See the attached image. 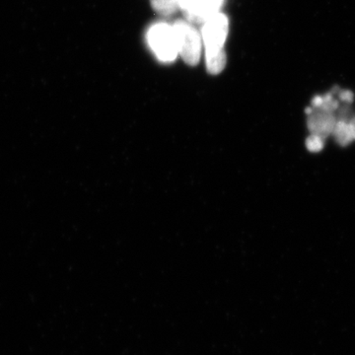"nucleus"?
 <instances>
[{
  "label": "nucleus",
  "mask_w": 355,
  "mask_h": 355,
  "mask_svg": "<svg viewBox=\"0 0 355 355\" xmlns=\"http://www.w3.org/2000/svg\"><path fill=\"white\" fill-rule=\"evenodd\" d=\"M228 18L218 12L203 23L202 30V43L205 49V62L210 74L221 73L226 65V53L224 44L227 38Z\"/></svg>",
  "instance_id": "obj_1"
},
{
  "label": "nucleus",
  "mask_w": 355,
  "mask_h": 355,
  "mask_svg": "<svg viewBox=\"0 0 355 355\" xmlns=\"http://www.w3.org/2000/svg\"><path fill=\"white\" fill-rule=\"evenodd\" d=\"M151 4L161 15L169 16L180 8L178 0H151Z\"/></svg>",
  "instance_id": "obj_7"
},
{
  "label": "nucleus",
  "mask_w": 355,
  "mask_h": 355,
  "mask_svg": "<svg viewBox=\"0 0 355 355\" xmlns=\"http://www.w3.org/2000/svg\"><path fill=\"white\" fill-rule=\"evenodd\" d=\"M334 112L326 111L322 108H314L307 110V114H310L309 121H308V127L312 135H320L323 137L333 133L336 120L334 116Z\"/></svg>",
  "instance_id": "obj_5"
},
{
  "label": "nucleus",
  "mask_w": 355,
  "mask_h": 355,
  "mask_svg": "<svg viewBox=\"0 0 355 355\" xmlns=\"http://www.w3.org/2000/svg\"><path fill=\"white\" fill-rule=\"evenodd\" d=\"M146 40L154 55L162 62H172L179 55L173 25L156 23L149 28Z\"/></svg>",
  "instance_id": "obj_2"
},
{
  "label": "nucleus",
  "mask_w": 355,
  "mask_h": 355,
  "mask_svg": "<svg viewBox=\"0 0 355 355\" xmlns=\"http://www.w3.org/2000/svg\"><path fill=\"white\" fill-rule=\"evenodd\" d=\"M350 128H352V135H354V139H355V118L352 119V121H349Z\"/></svg>",
  "instance_id": "obj_9"
},
{
  "label": "nucleus",
  "mask_w": 355,
  "mask_h": 355,
  "mask_svg": "<svg viewBox=\"0 0 355 355\" xmlns=\"http://www.w3.org/2000/svg\"><path fill=\"white\" fill-rule=\"evenodd\" d=\"M223 2L224 0H178L180 8L189 21L202 24L211 16L220 12Z\"/></svg>",
  "instance_id": "obj_4"
},
{
  "label": "nucleus",
  "mask_w": 355,
  "mask_h": 355,
  "mask_svg": "<svg viewBox=\"0 0 355 355\" xmlns=\"http://www.w3.org/2000/svg\"><path fill=\"white\" fill-rule=\"evenodd\" d=\"M333 133L335 135L336 141L343 146H347L352 140H354L349 123L345 120L336 121Z\"/></svg>",
  "instance_id": "obj_6"
},
{
  "label": "nucleus",
  "mask_w": 355,
  "mask_h": 355,
  "mask_svg": "<svg viewBox=\"0 0 355 355\" xmlns=\"http://www.w3.org/2000/svg\"><path fill=\"white\" fill-rule=\"evenodd\" d=\"M306 146L311 153H319L324 148L323 137L317 135H311L306 141Z\"/></svg>",
  "instance_id": "obj_8"
},
{
  "label": "nucleus",
  "mask_w": 355,
  "mask_h": 355,
  "mask_svg": "<svg viewBox=\"0 0 355 355\" xmlns=\"http://www.w3.org/2000/svg\"><path fill=\"white\" fill-rule=\"evenodd\" d=\"M176 34L178 51L184 62L189 65H197L202 55V34L186 21L179 20L173 24Z\"/></svg>",
  "instance_id": "obj_3"
}]
</instances>
